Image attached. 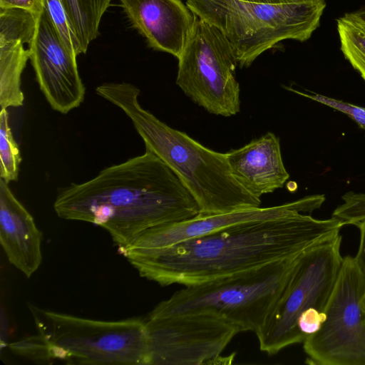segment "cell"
<instances>
[{"label":"cell","mask_w":365,"mask_h":365,"mask_svg":"<svg viewBox=\"0 0 365 365\" xmlns=\"http://www.w3.org/2000/svg\"><path fill=\"white\" fill-rule=\"evenodd\" d=\"M344 223L305 213L253 220L155 249L121 251L139 274L161 286L195 284L297 255L338 235Z\"/></svg>","instance_id":"obj_1"},{"label":"cell","mask_w":365,"mask_h":365,"mask_svg":"<svg viewBox=\"0 0 365 365\" xmlns=\"http://www.w3.org/2000/svg\"><path fill=\"white\" fill-rule=\"evenodd\" d=\"M53 209L62 219L105 229L119 252L150 228L200 214L197 202L179 178L147 149L103 169L91 180L59 188Z\"/></svg>","instance_id":"obj_2"},{"label":"cell","mask_w":365,"mask_h":365,"mask_svg":"<svg viewBox=\"0 0 365 365\" xmlns=\"http://www.w3.org/2000/svg\"><path fill=\"white\" fill-rule=\"evenodd\" d=\"M96 93L126 114L145 149L164 162L192 194L200 214L260 207V198L249 193L233 177L225 153L205 147L143 108L136 86L125 82L104 83L96 88Z\"/></svg>","instance_id":"obj_3"},{"label":"cell","mask_w":365,"mask_h":365,"mask_svg":"<svg viewBox=\"0 0 365 365\" xmlns=\"http://www.w3.org/2000/svg\"><path fill=\"white\" fill-rule=\"evenodd\" d=\"M341 244L338 234L299 255L281 295L255 333L262 351L276 354L303 342L321 327L343 260Z\"/></svg>","instance_id":"obj_4"},{"label":"cell","mask_w":365,"mask_h":365,"mask_svg":"<svg viewBox=\"0 0 365 365\" xmlns=\"http://www.w3.org/2000/svg\"><path fill=\"white\" fill-rule=\"evenodd\" d=\"M185 286L148 314L161 317L208 312L256 333L281 295L299 255Z\"/></svg>","instance_id":"obj_5"},{"label":"cell","mask_w":365,"mask_h":365,"mask_svg":"<svg viewBox=\"0 0 365 365\" xmlns=\"http://www.w3.org/2000/svg\"><path fill=\"white\" fill-rule=\"evenodd\" d=\"M200 19L217 28L240 68L250 66L279 42L308 40L318 28L325 0L270 4L240 0H187Z\"/></svg>","instance_id":"obj_6"},{"label":"cell","mask_w":365,"mask_h":365,"mask_svg":"<svg viewBox=\"0 0 365 365\" xmlns=\"http://www.w3.org/2000/svg\"><path fill=\"white\" fill-rule=\"evenodd\" d=\"M29 309L53 360L68 364L150 365L144 319L96 320L31 304Z\"/></svg>","instance_id":"obj_7"},{"label":"cell","mask_w":365,"mask_h":365,"mask_svg":"<svg viewBox=\"0 0 365 365\" xmlns=\"http://www.w3.org/2000/svg\"><path fill=\"white\" fill-rule=\"evenodd\" d=\"M178 59L176 84L210 113L230 117L240 110L238 65L222 32L198 18Z\"/></svg>","instance_id":"obj_8"},{"label":"cell","mask_w":365,"mask_h":365,"mask_svg":"<svg viewBox=\"0 0 365 365\" xmlns=\"http://www.w3.org/2000/svg\"><path fill=\"white\" fill-rule=\"evenodd\" d=\"M303 343L307 364L365 365V275L355 257H343L324 320Z\"/></svg>","instance_id":"obj_9"},{"label":"cell","mask_w":365,"mask_h":365,"mask_svg":"<svg viewBox=\"0 0 365 365\" xmlns=\"http://www.w3.org/2000/svg\"><path fill=\"white\" fill-rule=\"evenodd\" d=\"M150 365H197L215 360L240 332L234 324L208 312L144 319Z\"/></svg>","instance_id":"obj_10"},{"label":"cell","mask_w":365,"mask_h":365,"mask_svg":"<svg viewBox=\"0 0 365 365\" xmlns=\"http://www.w3.org/2000/svg\"><path fill=\"white\" fill-rule=\"evenodd\" d=\"M29 50L36 81L50 106L62 114L78 107L86 88L76 58L67 49L43 6Z\"/></svg>","instance_id":"obj_11"},{"label":"cell","mask_w":365,"mask_h":365,"mask_svg":"<svg viewBox=\"0 0 365 365\" xmlns=\"http://www.w3.org/2000/svg\"><path fill=\"white\" fill-rule=\"evenodd\" d=\"M324 201V195H313L273 207L248 208L213 215L199 214L188 220L150 228L142 232L125 249L165 247L248 221L272 219L294 213H311L319 209Z\"/></svg>","instance_id":"obj_12"},{"label":"cell","mask_w":365,"mask_h":365,"mask_svg":"<svg viewBox=\"0 0 365 365\" xmlns=\"http://www.w3.org/2000/svg\"><path fill=\"white\" fill-rule=\"evenodd\" d=\"M130 23L153 49L177 58L197 19L181 0H119Z\"/></svg>","instance_id":"obj_13"},{"label":"cell","mask_w":365,"mask_h":365,"mask_svg":"<svg viewBox=\"0 0 365 365\" xmlns=\"http://www.w3.org/2000/svg\"><path fill=\"white\" fill-rule=\"evenodd\" d=\"M225 155L235 179L257 198L282 188L289 178L279 139L272 132L230 150Z\"/></svg>","instance_id":"obj_14"},{"label":"cell","mask_w":365,"mask_h":365,"mask_svg":"<svg viewBox=\"0 0 365 365\" xmlns=\"http://www.w3.org/2000/svg\"><path fill=\"white\" fill-rule=\"evenodd\" d=\"M8 184L0 178V243L9 262L30 278L42 262L43 233Z\"/></svg>","instance_id":"obj_15"},{"label":"cell","mask_w":365,"mask_h":365,"mask_svg":"<svg viewBox=\"0 0 365 365\" xmlns=\"http://www.w3.org/2000/svg\"><path fill=\"white\" fill-rule=\"evenodd\" d=\"M29 58V50L22 43L0 45L1 109L24 104L21 75Z\"/></svg>","instance_id":"obj_16"},{"label":"cell","mask_w":365,"mask_h":365,"mask_svg":"<svg viewBox=\"0 0 365 365\" xmlns=\"http://www.w3.org/2000/svg\"><path fill=\"white\" fill-rule=\"evenodd\" d=\"M81 45L83 53L99 34L101 20L111 0H61Z\"/></svg>","instance_id":"obj_17"},{"label":"cell","mask_w":365,"mask_h":365,"mask_svg":"<svg viewBox=\"0 0 365 365\" xmlns=\"http://www.w3.org/2000/svg\"><path fill=\"white\" fill-rule=\"evenodd\" d=\"M336 22L341 51L365 81V16L347 13Z\"/></svg>","instance_id":"obj_18"},{"label":"cell","mask_w":365,"mask_h":365,"mask_svg":"<svg viewBox=\"0 0 365 365\" xmlns=\"http://www.w3.org/2000/svg\"><path fill=\"white\" fill-rule=\"evenodd\" d=\"M37 16L22 9H0V45L30 44L35 34Z\"/></svg>","instance_id":"obj_19"},{"label":"cell","mask_w":365,"mask_h":365,"mask_svg":"<svg viewBox=\"0 0 365 365\" xmlns=\"http://www.w3.org/2000/svg\"><path fill=\"white\" fill-rule=\"evenodd\" d=\"M21 162L19 148L13 136L6 108L0 111V178L6 182L17 181Z\"/></svg>","instance_id":"obj_20"},{"label":"cell","mask_w":365,"mask_h":365,"mask_svg":"<svg viewBox=\"0 0 365 365\" xmlns=\"http://www.w3.org/2000/svg\"><path fill=\"white\" fill-rule=\"evenodd\" d=\"M43 6L71 54L76 58L83 53L81 43L62 1L43 0Z\"/></svg>","instance_id":"obj_21"},{"label":"cell","mask_w":365,"mask_h":365,"mask_svg":"<svg viewBox=\"0 0 365 365\" xmlns=\"http://www.w3.org/2000/svg\"><path fill=\"white\" fill-rule=\"evenodd\" d=\"M11 350L16 355L37 363H52L49 346L39 334L10 344Z\"/></svg>","instance_id":"obj_22"},{"label":"cell","mask_w":365,"mask_h":365,"mask_svg":"<svg viewBox=\"0 0 365 365\" xmlns=\"http://www.w3.org/2000/svg\"><path fill=\"white\" fill-rule=\"evenodd\" d=\"M341 199L343 203L334 210L332 217L340 220L344 225H355L365 220V193L351 191Z\"/></svg>","instance_id":"obj_23"},{"label":"cell","mask_w":365,"mask_h":365,"mask_svg":"<svg viewBox=\"0 0 365 365\" xmlns=\"http://www.w3.org/2000/svg\"><path fill=\"white\" fill-rule=\"evenodd\" d=\"M292 91L302 96L310 98L311 100L322 103L346 114L348 117L356 122L361 128L365 130V108L321 94H306L298 91L292 89Z\"/></svg>","instance_id":"obj_24"},{"label":"cell","mask_w":365,"mask_h":365,"mask_svg":"<svg viewBox=\"0 0 365 365\" xmlns=\"http://www.w3.org/2000/svg\"><path fill=\"white\" fill-rule=\"evenodd\" d=\"M11 8L25 9L38 16L43 8V0H0V9Z\"/></svg>","instance_id":"obj_25"},{"label":"cell","mask_w":365,"mask_h":365,"mask_svg":"<svg viewBox=\"0 0 365 365\" xmlns=\"http://www.w3.org/2000/svg\"><path fill=\"white\" fill-rule=\"evenodd\" d=\"M355 226L359 228L360 232V242L354 257L365 275V220L358 222Z\"/></svg>","instance_id":"obj_26"},{"label":"cell","mask_w":365,"mask_h":365,"mask_svg":"<svg viewBox=\"0 0 365 365\" xmlns=\"http://www.w3.org/2000/svg\"><path fill=\"white\" fill-rule=\"evenodd\" d=\"M247 2L261 3V4H280L291 3L294 1H299L304 0H240Z\"/></svg>","instance_id":"obj_27"},{"label":"cell","mask_w":365,"mask_h":365,"mask_svg":"<svg viewBox=\"0 0 365 365\" xmlns=\"http://www.w3.org/2000/svg\"><path fill=\"white\" fill-rule=\"evenodd\" d=\"M359 14L362 15V16H365V10L364 11H357Z\"/></svg>","instance_id":"obj_28"}]
</instances>
